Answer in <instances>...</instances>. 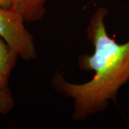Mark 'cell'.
<instances>
[{
	"mask_svg": "<svg viewBox=\"0 0 129 129\" xmlns=\"http://www.w3.org/2000/svg\"><path fill=\"white\" fill-rule=\"evenodd\" d=\"M0 6L5 8H11L12 0H0Z\"/></svg>",
	"mask_w": 129,
	"mask_h": 129,
	"instance_id": "5b68a950",
	"label": "cell"
},
{
	"mask_svg": "<svg viewBox=\"0 0 129 129\" xmlns=\"http://www.w3.org/2000/svg\"><path fill=\"white\" fill-rule=\"evenodd\" d=\"M108 13L106 8L100 7L90 17L86 32L94 52L78 58L82 70L94 72L92 78L84 83H70L57 71L51 80L56 92L73 101L75 121L105 111L129 81V41L119 44L109 37L105 25Z\"/></svg>",
	"mask_w": 129,
	"mask_h": 129,
	"instance_id": "6da1fadb",
	"label": "cell"
},
{
	"mask_svg": "<svg viewBox=\"0 0 129 129\" xmlns=\"http://www.w3.org/2000/svg\"><path fill=\"white\" fill-rule=\"evenodd\" d=\"M24 22L13 9L0 6V37L22 59L34 60L37 57L34 38L25 27Z\"/></svg>",
	"mask_w": 129,
	"mask_h": 129,
	"instance_id": "7a4b0ae2",
	"label": "cell"
},
{
	"mask_svg": "<svg viewBox=\"0 0 129 129\" xmlns=\"http://www.w3.org/2000/svg\"><path fill=\"white\" fill-rule=\"evenodd\" d=\"M48 0H12L11 9L17 12L25 22H36L45 14Z\"/></svg>",
	"mask_w": 129,
	"mask_h": 129,
	"instance_id": "277c9868",
	"label": "cell"
},
{
	"mask_svg": "<svg viewBox=\"0 0 129 129\" xmlns=\"http://www.w3.org/2000/svg\"><path fill=\"white\" fill-rule=\"evenodd\" d=\"M18 55L0 37V114L5 115L14 107L9 87V78L17 62Z\"/></svg>",
	"mask_w": 129,
	"mask_h": 129,
	"instance_id": "3957f363",
	"label": "cell"
}]
</instances>
